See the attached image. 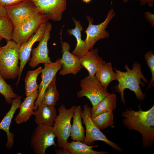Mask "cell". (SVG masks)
<instances>
[{
	"label": "cell",
	"mask_w": 154,
	"mask_h": 154,
	"mask_svg": "<svg viewBox=\"0 0 154 154\" xmlns=\"http://www.w3.org/2000/svg\"><path fill=\"white\" fill-rule=\"evenodd\" d=\"M138 107L137 111L129 108L123 112L122 123L128 129L140 132L143 147H150L154 142V106L147 111L142 110L140 104Z\"/></svg>",
	"instance_id": "6da1fadb"
},
{
	"label": "cell",
	"mask_w": 154,
	"mask_h": 154,
	"mask_svg": "<svg viewBox=\"0 0 154 154\" xmlns=\"http://www.w3.org/2000/svg\"><path fill=\"white\" fill-rule=\"evenodd\" d=\"M124 68L125 72L121 71L114 68L117 73V80L118 83L112 88L120 94L122 102L125 105L124 92L125 89H128L133 92L137 98L140 101L143 100L145 95L142 92L140 85L142 87L145 86L144 83H147L148 81L143 74L140 63L135 62L132 64V68L130 69L125 64Z\"/></svg>",
	"instance_id": "7a4b0ae2"
},
{
	"label": "cell",
	"mask_w": 154,
	"mask_h": 154,
	"mask_svg": "<svg viewBox=\"0 0 154 154\" xmlns=\"http://www.w3.org/2000/svg\"><path fill=\"white\" fill-rule=\"evenodd\" d=\"M20 46L14 41L10 40L1 48L0 74L4 79L14 80L19 75Z\"/></svg>",
	"instance_id": "3957f363"
},
{
	"label": "cell",
	"mask_w": 154,
	"mask_h": 154,
	"mask_svg": "<svg viewBox=\"0 0 154 154\" xmlns=\"http://www.w3.org/2000/svg\"><path fill=\"white\" fill-rule=\"evenodd\" d=\"M49 19L37 12L30 16L18 26L13 27L12 37L14 41L20 46L26 42L43 23Z\"/></svg>",
	"instance_id": "277c9868"
},
{
	"label": "cell",
	"mask_w": 154,
	"mask_h": 154,
	"mask_svg": "<svg viewBox=\"0 0 154 154\" xmlns=\"http://www.w3.org/2000/svg\"><path fill=\"white\" fill-rule=\"evenodd\" d=\"M76 106L73 105L67 109L64 105L58 108V114L52 126L53 131L58 141V146L62 148L68 142L71 128V120Z\"/></svg>",
	"instance_id": "5b68a950"
},
{
	"label": "cell",
	"mask_w": 154,
	"mask_h": 154,
	"mask_svg": "<svg viewBox=\"0 0 154 154\" xmlns=\"http://www.w3.org/2000/svg\"><path fill=\"white\" fill-rule=\"evenodd\" d=\"M82 111L80 112L81 116L85 125L86 135L83 143L90 145H93L96 141H101L108 145L116 150L123 152V150L117 144L110 141L105 135L94 124L91 118V108L86 103L83 106Z\"/></svg>",
	"instance_id": "8992f818"
},
{
	"label": "cell",
	"mask_w": 154,
	"mask_h": 154,
	"mask_svg": "<svg viewBox=\"0 0 154 154\" xmlns=\"http://www.w3.org/2000/svg\"><path fill=\"white\" fill-rule=\"evenodd\" d=\"M80 86L81 90L77 93V96L79 98L86 97L93 107L98 104L109 93L95 76L85 77L81 80Z\"/></svg>",
	"instance_id": "52a82bcc"
},
{
	"label": "cell",
	"mask_w": 154,
	"mask_h": 154,
	"mask_svg": "<svg viewBox=\"0 0 154 154\" xmlns=\"http://www.w3.org/2000/svg\"><path fill=\"white\" fill-rule=\"evenodd\" d=\"M116 15L114 10L111 9L104 21L98 25L93 24V19L90 17L87 16L88 25L85 31L86 37L84 40L89 50L93 49L94 44L98 40L109 37V33L106 29Z\"/></svg>",
	"instance_id": "ba28073f"
},
{
	"label": "cell",
	"mask_w": 154,
	"mask_h": 154,
	"mask_svg": "<svg viewBox=\"0 0 154 154\" xmlns=\"http://www.w3.org/2000/svg\"><path fill=\"white\" fill-rule=\"evenodd\" d=\"M55 137L52 126L37 125L31 136V147L35 154H45L48 147L57 146L54 142Z\"/></svg>",
	"instance_id": "9c48e42d"
},
{
	"label": "cell",
	"mask_w": 154,
	"mask_h": 154,
	"mask_svg": "<svg viewBox=\"0 0 154 154\" xmlns=\"http://www.w3.org/2000/svg\"><path fill=\"white\" fill-rule=\"evenodd\" d=\"M5 8L7 17L13 27L18 26L32 15L38 12L31 0H25Z\"/></svg>",
	"instance_id": "30bf717a"
},
{
	"label": "cell",
	"mask_w": 154,
	"mask_h": 154,
	"mask_svg": "<svg viewBox=\"0 0 154 154\" xmlns=\"http://www.w3.org/2000/svg\"><path fill=\"white\" fill-rule=\"evenodd\" d=\"M38 12L46 16L49 19L59 21L66 8V0H31Z\"/></svg>",
	"instance_id": "8fae6325"
},
{
	"label": "cell",
	"mask_w": 154,
	"mask_h": 154,
	"mask_svg": "<svg viewBox=\"0 0 154 154\" xmlns=\"http://www.w3.org/2000/svg\"><path fill=\"white\" fill-rule=\"evenodd\" d=\"M52 29L51 24L48 22L44 33L38 46L32 50V57L29 63L31 68H34L41 63L52 62L48 55V42L50 38V33Z\"/></svg>",
	"instance_id": "7c38bea8"
},
{
	"label": "cell",
	"mask_w": 154,
	"mask_h": 154,
	"mask_svg": "<svg viewBox=\"0 0 154 154\" xmlns=\"http://www.w3.org/2000/svg\"><path fill=\"white\" fill-rule=\"evenodd\" d=\"M41 75V81L38 86V94L35 103L34 111L41 104L44 93L48 86L57 72L62 67L60 58L58 59L54 62L44 63Z\"/></svg>",
	"instance_id": "4fadbf2b"
},
{
	"label": "cell",
	"mask_w": 154,
	"mask_h": 154,
	"mask_svg": "<svg viewBox=\"0 0 154 154\" xmlns=\"http://www.w3.org/2000/svg\"><path fill=\"white\" fill-rule=\"evenodd\" d=\"M44 23L25 43L20 46L19 49V60H20V70L16 84L19 82L20 78L25 66L30 60L32 48L34 44L39 41L42 38L46 30L47 23Z\"/></svg>",
	"instance_id": "5bb4252c"
},
{
	"label": "cell",
	"mask_w": 154,
	"mask_h": 154,
	"mask_svg": "<svg viewBox=\"0 0 154 154\" xmlns=\"http://www.w3.org/2000/svg\"><path fill=\"white\" fill-rule=\"evenodd\" d=\"M60 39L62 54L60 60L62 67L59 74L63 76L70 74L76 75L83 67L80 64V58L70 52V44L67 42L62 41L61 36Z\"/></svg>",
	"instance_id": "9a60e30c"
},
{
	"label": "cell",
	"mask_w": 154,
	"mask_h": 154,
	"mask_svg": "<svg viewBox=\"0 0 154 154\" xmlns=\"http://www.w3.org/2000/svg\"><path fill=\"white\" fill-rule=\"evenodd\" d=\"M35 116V122L38 125L52 127L57 116V111L54 107L41 104L33 114Z\"/></svg>",
	"instance_id": "2e32d148"
},
{
	"label": "cell",
	"mask_w": 154,
	"mask_h": 154,
	"mask_svg": "<svg viewBox=\"0 0 154 154\" xmlns=\"http://www.w3.org/2000/svg\"><path fill=\"white\" fill-rule=\"evenodd\" d=\"M21 97V96H18L13 100L11 108L0 122V129L4 130L7 134V141L5 145L9 149H11L13 146L15 137L14 134L9 131L10 126L16 110L19 108Z\"/></svg>",
	"instance_id": "e0dca14e"
},
{
	"label": "cell",
	"mask_w": 154,
	"mask_h": 154,
	"mask_svg": "<svg viewBox=\"0 0 154 154\" xmlns=\"http://www.w3.org/2000/svg\"><path fill=\"white\" fill-rule=\"evenodd\" d=\"M80 64L88 71V76H94L99 68L106 63L98 54V49L89 50L80 58Z\"/></svg>",
	"instance_id": "ac0fdd59"
},
{
	"label": "cell",
	"mask_w": 154,
	"mask_h": 154,
	"mask_svg": "<svg viewBox=\"0 0 154 154\" xmlns=\"http://www.w3.org/2000/svg\"><path fill=\"white\" fill-rule=\"evenodd\" d=\"M38 94L37 90L33 94L26 96L24 101L20 104V111L15 120L16 123L20 124L26 122L33 115L35 107V102Z\"/></svg>",
	"instance_id": "d6986e66"
},
{
	"label": "cell",
	"mask_w": 154,
	"mask_h": 154,
	"mask_svg": "<svg viewBox=\"0 0 154 154\" xmlns=\"http://www.w3.org/2000/svg\"><path fill=\"white\" fill-rule=\"evenodd\" d=\"M72 19L74 23L75 27L74 29H68L67 31L69 35L74 36L77 41L76 46L71 53L80 58L85 54L89 50L84 40L82 39L81 32L83 30V28L80 22L74 18Z\"/></svg>",
	"instance_id": "ffe728a7"
},
{
	"label": "cell",
	"mask_w": 154,
	"mask_h": 154,
	"mask_svg": "<svg viewBox=\"0 0 154 154\" xmlns=\"http://www.w3.org/2000/svg\"><path fill=\"white\" fill-rule=\"evenodd\" d=\"M117 98L114 94L109 93L98 104L90 109L91 117L102 113L113 112L117 108Z\"/></svg>",
	"instance_id": "44dd1931"
},
{
	"label": "cell",
	"mask_w": 154,
	"mask_h": 154,
	"mask_svg": "<svg viewBox=\"0 0 154 154\" xmlns=\"http://www.w3.org/2000/svg\"><path fill=\"white\" fill-rule=\"evenodd\" d=\"M81 107L76 106L73 116V123L70 136L73 141L83 142L85 138V131L82 126L80 114Z\"/></svg>",
	"instance_id": "7402d4cb"
},
{
	"label": "cell",
	"mask_w": 154,
	"mask_h": 154,
	"mask_svg": "<svg viewBox=\"0 0 154 154\" xmlns=\"http://www.w3.org/2000/svg\"><path fill=\"white\" fill-rule=\"evenodd\" d=\"M98 145L92 146L87 145L83 142L73 141L67 142L62 148L68 150L70 154H107L106 151H98L93 150L94 147H98Z\"/></svg>",
	"instance_id": "603a6c76"
},
{
	"label": "cell",
	"mask_w": 154,
	"mask_h": 154,
	"mask_svg": "<svg viewBox=\"0 0 154 154\" xmlns=\"http://www.w3.org/2000/svg\"><path fill=\"white\" fill-rule=\"evenodd\" d=\"M95 76L106 90L111 82L117 79V73L114 72L110 62L105 63L96 72Z\"/></svg>",
	"instance_id": "cb8c5ba5"
},
{
	"label": "cell",
	"mask_w": 154,
	"mask_h": 154,
	"mask_svg": "<svg viewBox=\"0 0 154 154\" xmlns=\"http://www.w3.org/2000/svg\"><path fill=\"white\" fill-rule=\"evenodd\" d=\"M43 68L39 67L33 70L27 72L25 80V89L26 96L31 95L37 90L38 86L37 83V77L41 73Z\"/></svg>",
	"instance_id": "d4e9b609"
},
{
	"label": "cell",
	"mask_w": 154,
	"mask_h": 154,
	"mask_svg": "<svg viewBox=\"0 0 154 154\" xmlns=\"http://www.w3.org/2000/svg\"><path fill=\"white\" fill-rule=\"evenodd\" d=\"M56 76L49 84L44 95L41 103L49 106L54 107L59 99V93L56 86Z\"/></svg>",
	"instance_id": "484cf974"
},
{
	"label": "cell",
	"mask_w": 154,
	"mask_h": 154,
	"mask_svg": "<svg viewBox=\"0 0 154 154\" xmlns=\"http://www.w3.org/2000/svg\"><path fill=\"white\" fill-rule=\"evenodd\" d=\"M91 119L95 125L100 130L106 128L114 125L113 112L102 113L95 116L91 117Z\"/></svg>",
	"instance_id": "4316f807"
},
{
	"label": "cell",
	"mask_w": 154,
	"mask_h": 154,
	"mask_svg": "<svg viewBox=\"0 0 154 154\" xmlns=\"http://www.w3.org/2000/svg\"><path fill=\"white\" fill-rule=\"evenodd\" d=\"M13 27L7 17L0 15V37L7 41L13 39Z\"/></svg>",
	"instance_id": "83f0119b"
},
{
	"label": "cell",
	"mask_w": 154,
	"mask_h": 154,
	"mask_svg": "<svg viewBox=\"0 0 154 154\" xmlns=\"http://www.w3.org/2000/svg\"><path fill=\"white\" fill-rule=\"evenodd\" d=\"M0 93L4 97L6 102L11 104L13 100L18 96L13 91L11 86L7 84L0 74Z\"/></svg>",
	"instance_id": "f1b7e54d"
},
{
	"label": "cell",
	"mask_w": 154,
	"mask_h": 154,
	"mask_svg": "<svg viewBox=\"0 0 154 154\" xmlns=\"http://www.w3.org/2000/svg\"><path fill=\"white\" fill-rule=\"evenodd\" d=\"M144 57L151 73L152 78L147 88H151L154 86V54L152 50L147 52Z\"/></svg>",
	"instance_id": "f546056e"
},
{
	"label": "cell",
	"mask_w": 154,
	"mask_h": 154,
	"mask_svg": "<svg viewBox=\"0 0 154 154\" xmlns=\"http://www.w3.org/2000/svg\"><path fill=\"white\" fill-rule=\"evenodd\" d=\"M25 0H0V4L4 7L11 6Z\"/></svg>",
	"instance_id": "4dcf8cb0"
},
{
	"label": "cell",
	"mask_w": 154,
	"mask_h": 154,
	"mask_svg": "<svg viewBox=\"0 0 154 154\" xmlns=\"http://www.w3.org/2000/svg\"><path fill=\"white\" fill-rule=\"evenodd\" d=\"M145 19L149 23L151 26L154 27V15L151 12L147 11L145 13Z\"/></svg>",
	"instance_id": "1f68e13d"
},
{
	"label": "cell",
	"mask_w": 154,
	"mask_h": 154,
	"mask_svg": "<svg viewBox=\"0 0 154 154\" xmlns=\"http://www.w3.org/2000/svg\"><path fill=\"white\" fill-rule=\"evenodd\" d=\"M135 1H140L141 5H143L146 4L150 7H152L153 6L154 0H131Z\"/></svg>",
	"instance_id": "d6a6232c"
},
{
	"label": "cell",
	"mask_w": 154,
	"mask_h": 154,
	"mask_svg": "<svg viewBox=\"0 0 154 154\" xmlns=\"http://www.w3.org/2000/svg\"><path fill=\"white\" fill-rule=\"evenodd\" d=\"M59 149L56 150L55 152L57 154H70V152L67 149Z\"/></svg>",
	"instance_id": "836d02e7"
},
{
	"label": "cell",
	"mask_w": 154,
	"mask_h": 154,
	"mask_svg": "<svg viewBox=\"0 0 154 154\" xmlns=\"http://www.w3.org/2000/svg\"><path fill=\"white\" fill-rule=\"evenodd\" d=\"M0 15L7 17V11L5 7L0 4Z\"/></svg>",
	"instance_id": "e575fe53"
},
{
	"label": "cell",
	"mask_w": 154,
	"mask_h": 154,
	"mask_svg": "<svg viewBox=\"0 0 154 154\" xmlns=\"http://www.w3.org/2000/svg\"><path fill=\"white\" fill-rule=\"evenodd\" d=\"M92 0H82V1L86 3H89Z\"/></svg>",
	"instance_id": "d590c367"
},
{
	"label": "cell",
	"mask_w": 154,
	"mask_h": 154,
	"mask_svg": "<svg viewBox=\"0 0 154 154\" xmlns=\"http://www.w3.org/2000/svg\"><path fill=\"white\" fill-rule=\"evenodd\" d=\"M128 0H122L123 2L125 3H126L127 2Z\"/></svg>",
	"instance_id": "8d00e7d4"
},
{
	"label": "cell",
	"mask_w": 154,
	"mask_h": 154,
	"mask_svg": "<svg viewBox=\"0 0 154 154\" xmlns=\"http://www.w3.org/2000/svg\"><path fill=\"white\" fill-rule=\"evenodd\" d=\"M1 48L0 47V50Z\"/></svg>",
	"instance_id": "74e56055"
}]
</instances>
